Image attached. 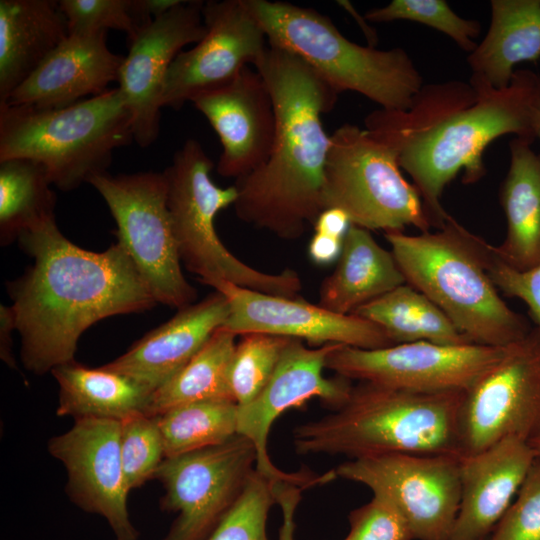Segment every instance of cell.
<instances>
[{
  "label": "cell",
  "mask_w": 540,
  "mask_h": 540,
  "mask_svg": "<svg viewBox=\"0 0 540 540\" xmlns=\"http://www.w3.org/2000/svg\"><path fill=\"white\" fill-rule=\"evenodd\" d=\"M539 107L540 75L517 69L503 89L471 76L424 84L408 110H375L365 125L396 150L439 229L450 217L441 204L445 187L460 172L464 184L478 182L486 174L483 153L497 138L514 134L532 143Z\"/></svg>",
  "instance_id": "cell-1"
},
{
  "label": "cell",
  "mask_w": 540,
  "mask_h": 540,
  "mask_svg": "<svg viewBox=\"0 0 540 540\" xmlns=\"http://www.w3.org/2000/svg\"><path fill=\"white\" fill-rule=\"evenodd\" d=\"M33 263L8 285L21 337V360L42 375L75 361L80 336L99 320L157 304L124 248L82 249L57 227L55 216L18 237Z\"/></svg>",
  "instance_id": "cell-2"
},
{
  "label": "cell",
  "mask_w": 540,
  "mask_h": 540,
  "mask_svg": "<svg viewBox=\"0 0 540 540\" xmlns=\"http://www.w3.org/2000/svg\"><path fill=\"white\" fill-rule=\"evenodd\" d=\"M254 68L272 97L275 137L266 162L236 180L233 206L243 222L295 240L324 210L331 135L322 115L333 109L338 93L299 57L269 43Z\"/></svg>",
  "instance_id": "cell-3"
},
{
  "label": "cell",
  "mask_w": 540,
  "mask_h": 540,
  "mask_svg": "<svg viewBox=\"0 0 540 540\" xmlns=\"http://www.w3.org/2000/svg\"><path fill=\"white\" fill-rule=\"evenodd\" d=\"M463 393L415 392L359 382L342 407L294 428L295 451L350 459L388 453L461 457Z\"/></svg>",
  "instance_id": "cell-4"
},
{
  "label": "cell",
  "mask_w": 540,
  "mask_h": 540,
  "mask_svg": "<svg viewBox=\"0 0 540 540\" xmlns=\"http://www.w3.org/2000/svg\"><path fill=\"white\" fill-rule=\"evenodd\" d=\"M407 284L427 296L473 344L505 347L531 329L491 281L490 245L450 216L434 232L384 233Z\"/></svg>",
  "instance_id": "cell-5"
},
{
  "label": "cell",
  "mask_w": 540,
  "mask_h": 540,
  "mask_svg": "<svg viewBox=\"0 0 540 540\" xmlns=\"http://www.w3.org/2000/svg\"><path fill=\"white\" fill-rule=\"evenodd\" d=\"M132 141V113L118 87L61 108L0 103V161H36L63 191L107 172L114 150Z\"/></svg>",
  "instance_id": "cell-6"
},
{
  "label": "cell",
  "mask_w": 540,
  "mask_h": 540,
  "mask_svg": "<svg viewBox=\"0 0 540 540\" xmlns=\"http://www.w3.org/2000/svg\"><path fill=\"white\" fill-rule=\"evenodd\" d=\"M249 4L268 43L299 57L338 94L353 91L381 109L405 111L424 86L402 48L361 46L311 8L269 0H249Z\"/></svg>",
  "instance_id": "cell-7"
},
{
  "label": "cell",
  "mask_w": 540,
  "mask_h": 540,
  "mask_svg": "<svg viewBox=\"0 0 540 540\" xmlns=\"http://www.w3.org/2000/svg\"><path fill=\"white\" fill-rule=\"evenodd\" d=\"M213 166L201 144L188 139L163 171L181 262L201 283L211 287L227 281L270 295L298 297L302 281L295 270L262 272L238 259L222 243L215 229V217L234 205L237 190L234 185H216L210 176Z\"/></svg>",
  "instance_id": "cell-8"
},
{
  "label": "cell",
  "mask_w": 540,
  "mask_h": 540,
  "mask_svg": "<svg viewBox=\"0 0 540 540\" xmlns=\"http://www.w3.org/2000/svg\"><path fill=\"white\" fill-rule=\"evenodd\" d=\"M323 207L342 210L351 224L369 231L432 227L420 194L401 173L396 150L354 124L331 135Z\"/></svg>",
  "instance_id": "cell-9"
},
{
  "label": "cell",
  "mask_w": 540,
  "mask_h": 540,
  "mask_svg": "<svg viewBox=\"0 0 540 540\" xmlns=\"http://www.w3.org/2000/svg\"><path fill=\"white\" fill-rule=\"evenodd\" d=\"M88 183L105 200L117 226V242L156 302L178 310L195 303L197 291L181 269L164 172L117 176L104 172Z\"/></svg>",
  "instance_id": "cell-10"
},
{
  "label": "cell",
  "mask_w": 540,
  "mask_h": 540,
  "mask_svg": "<svg viewBox=\"0 0 540 540\" xmlns=\"http://www.w3.org/2000/svg\"><path fill=\"white\" fill-rule=\"evenodd\" d=\"M256 463L255 445L240 434L165 458L153 479L165 491L161 509L178 515L162 540H205L241 495Z\"/></svg>",
  "instance_id": "cell-11"
},
{
  "label": "cell",
  "mask_w": 540,
  "mask_h": 540,
  "mask_svg": "<svg viewBox=\"0 0 540 540\" xmlns=\"http://www.w3.org/2000/svg\"><path fill=\"white\" fill-rule=\"evenodd\" d=\"M462 456L506 438L540 433V326L510 344L503 357L464 391L459 411Z\"/></svg>",
  "instance_id": "cell-12"
},
{
  "label": "cell",
  "mask_w": 540,
  "mask_h": 540,
  "mask_svg": "<svg viewBox=\"0 0 540 540\" xmlns=\"http://www.w3.org/2000/svg\"><path fill=\"white\" fill-rule=\"evenodd\" d=\"M337 477L386 497L417 540H451L460 505V457L388 453L350 459Z\"/></svg>",
  "instance_id": "cell-13"
},
{
  "label": "cell",
  "mask_w": 540,
  "mask_h": 540,
  "mask_svg": "<svg viewBox=\"0 0 540 540\" xmlns=\"http://www.w3.org/2000/svg\"><path fill=\"white\" fill-rule=\"evenodd\" d=\"M508 346L417 341L361 349L340 344L327 357L326 368L350 380L391 388L464 392L503 357Z\"/></svg>",
  "instance_id": "cell-14"
},
{
  "label": "cell",
  "mask_w": 540,
  "mask_h": 540,
  "mask_svg": "<svg viewBox=\"0 0 540 540\" xmlns=\"http://www.w3.org/2000/svg\"><path fill=\"white\" fill-rule=\"evenodd\" d=\"M339 345L308 348L302 340L292 338L264 389L250 403L238 406V434L253 442L257 450L256 470L272 482H290L304 489L332 480L330 472L316 475L278 469L269 457L267 443L273 422L286 410L301 407L313 398L333 410L346 403L354 386L352 380L323 375L327 357Z\"/></svg>",
  "instance_id": "cell-15"
},
{
  "label": "cell",
  "mask_w": 540,
  "mask_h": 540,
  "mask_svg": "<svg viewBox=\"0 0 540 540\" xmlns=\"http://www.w3.org/2000/svg\"><path fill=\"white\" fill-rule=\"evenodd\" d=\"M202 13L206 33L169 67L162 107L180 109L186 101L230 83L246 67H255L268 47L249 0L207 1Z\"/></svg>",
  "instance_id": "cell-16"
},
{
  "label": "cell",
  "mask_w": 540,
  "mask_h": 540,
  "mask_svg": "<svg viewBox=\"0 0 540 540\" xmlns=\"http://www.w3.org/2000/svg\"><path fill=\"white\" fill-rule=\"evenodd\" d=\"M120 432L118 420L78 419L68 431L49 440L48 450L67 471L66 491L72 502L101 515L116 540H137L139 533L127 509Z\"/></svg>",
  "instance_id": "cell-17"
},
{
  "label": "cell",
  "mask_w": 540,
  "mask_h": 540,
  "mask_svg": "<svg viewBox=\"0 0 540 540\" xmlns=\"http://www.w3.org/2000/svg\"><path fill=\"white\" fill-rule=\"evenodd\" d=\"M229 305L223 325L237 336L258 332L305 340L314 347L335 343L361 349L395 345L385 331L354 314H339L299 297L270 295L227 281L213 287Z\"/></svg>",
  "instance_id": "cell-18"
},
{
  "label": "cell",
  "mask_w": 540,
  "mask_h": 540,
  "mask_svg": "<svg viewBox=\"0 0 540 540\" xmlns=\"http://www.w3.org/2000/svg\"><path fill=\"white\" fill-rule=\"evenodd\" d=\"M203 5L204 1L182 0L129 41L118 88L132 113L134 141L142 148L158 137L161 92L169 67L183 47L196 44L206 33Z\"/></svg>",
  "instance_id": "cell-19"
},
{
  "label": "cell",
  "mask_w": 540,
  "mask_h": 540,
  "mask_svg": "<svg viewBox=\"0 0 540 540\" xmlns=\"http://www.w3.org/2000/svg\"><path fill=\"white\" fill-rule=\"evenodd\" d=\"M222 145L217 172L241 179L262 166L273 145L276 117L261 74L246 67L230 83L192 100Z\"/></svg>",
  "instance_id": "cell-20"
},
{
  "label": "cell",
  "mask_w": 540,
  "mask_h": 540,
  "mask_svg": "<svg viewBox=\"0 0 540 540\" xmlns=\"http://www.w3.org/2000/svg\"><path fill=\"white\" fill-rule=\"evenodd\" d=\"M107 32L69 33L8 97L11 106L40 109L69 106L97 96L119 79L124 57L106 44Z\"/></svg>",
  "instance_id": "cell-21"
},
{
  "label": "cell",
  "mask_w": 540,
  "mask_h": 540,
  "mask_svg": "<svg viewBox=\"0 0 540 540\" xmlns=\"http://www.w3.org/2000/svg\"><path fill=\"white\" fill-rule=\"evenodd\" d=\"M535 459L529 443L506 437L460 457V505L451 540H486Z\"/></svg>",
  "instance_id": "cell-22"
},
{
  "label": "cell",
  "mask_w": 540,
  "mask_h": 540,
  "mask_svg": "<svg viewBox=\"0 0 540 540\" xmlns=\"http://www.w3.org/2000/svg\"><path fill=\"white\" fill-rule=\"evenodd\" d=\"M229 315L225 296L214 291L181 308L127 352L102 367L125 375L152 393L172 379L204 346Z\"/></svg>",
  "instance_id": "cell-23"
},
{
  "label": "cell",
  "mask_w": 540,
  "mask_h": 540,
  "mask_svg": "<svg viewBox=\"0 0 540 540\" xmlns=\"http://www.w3.org/2000/svg\"><path fill=\"white\" fill-rule=\"evenodd\" d=\"M68 35L58 1L0 0V103Z\"/></svg>",
  "instance_id": "cell-24"
},
{
  "label": "cell",
  "mask_w": 540,
  "mask_h": 540,
  "mask_svg": "<svg viewBox=\"0 0 540 540\" xmlns=\"http://www.w3.org/2000/svg\"><path fill=\"white\" fill-rule=\"evenodd\" d=\"M405 283L393 253L380 246L369 230L351 224L335 270L321 283L318 305L352 314Z\"/></svg>",
  "instance_id": "cell-25"
},
{
  "label": "cell",
  "mask_w": 540,
  "mask_h": 540,
  "mask_svg": "<svg viewBox=\"0 0 540 540\" xmlns=\"http://www.w3.org/2000/svg\"><path fill=\"white\" fill-rule=\"evenodd\" d=\"M540 59V0H492L489 29L467 63L471 77L506 88L523 62Z\"/></svg>",
  "instance_id": "cell-26"
},
{
  "label": "cell",
  "mask_w": 540,
  "mask_h": 540,
  "mask_svg": "<svg viewBox=\"0 0 540 540\" xmlns=\"http://www.w3.org/2000/svg\"><path fill=\"white\" fill-rule=\"evenodd\" d=\"M531 144L516 137L510 142V165L500 189L507 233L493 246L495 254L517 270L540 263V158Z\"/></svg>",
  "instance_id": "cell-27"
},
{
  "label": "cell",
  "mask_w": 540,
  "mask_h": 540,
  "mask_svg": "<svg viewBox=\"0 0 540 540\" xmlns=\"http://www.w3.org/2000/svg\"><path fill=\"white\" fill-rule=\"evenodd\" d=\"M59 386L56 413L74 420L98 418L122 421L144 412L152 392L135 380L107 370L88 368L73 361L51 371Z\"/></svg>",
  "instance_id": "cell-28"
},
{
  "label": "cell",
  "mask_w": 540,
  "mask_h": 540,
  "mask_svg": "<svg viewBox=\"0 0 540 540\" xmlns=\"http://www.w3.org/2000/svg\"><path fill=\"white\" fill-rule=\"evenodd\" d=\"M352 314L378 325L395 345L417 341L441 345L471 343L435 303L407 283Z\"/></svg>",
  "instance_id": "cell-29"
},
{
  "label": "cell",
  "mask_w": 540,
  "mask_h": 540,
  "mask_svg": "<svg viewBox=\"0 0 540 540\" xmlns=\"http://www.w3.org/2000/svg\"><path fill=\"white\" fill-rule=\"evenodd\" d=\"M237 335L224 326L166 384L155 390L145 414L158 416L174 407L207 400L233 401L229 370Z\"/></svg>",
  "instance_id": "cell-30"
},
{
  "label": "cell",
  "mask_w": 540,
  "mask_h": 540,
  "mask_svg": "<svg viewBox=\"0 0 540 540\" xmlns=\"http://www.w3.org/2000/svg\"><path fill=\"white\" fill-rule=\"evenodd\" d=\"M44 166L25 158L0 161V242L54 217L56 194Z\"/></svg>",
  "instance_id": "cell-31"
},
{
  "label": "cell",
  "mask_w": 540,
  "mask_h": 540,
  "mask_svg": "<svg viewBox=\"0 0 540 540\" xmlns=\"http://www.w3.org/2000/svg\"><path fill=\"white\" fill-rule=\"evenodd\" d=\"M238 405L207 400L174 407L158 416L165 458L222 444L238 434Z\"/></svg>",
  "instance_id": "cell-32"
},
{
  "label": "cell",
  "mask_w": 540,
  "mask_h": 540,
  "mask_svg": "<svg viewBox=\"0 0 540 540\" xmlns=\"http://www.w3.org/2000/svg\"><path fill=\"white\" fill-rule=\"evenodd\" d=\"M291 339L258 332L241 335L229 370L230 391L238 406L250 403L264 389Z\"/></svg>",
  "instance_id": "cell-33"
},
{
  "label": "cell",
  "mask_w": 540,
  "mask_h": 540,
  "mask_svg": "<svg viewBox=\"0 0 540 540\" xmlns=\"http://www.w3.org/2000/svg\"><path fill=\"white\" fill-rule=\"evenodd\" d=\"M364 18L375 23L407 20L424 24L450 37L468 54L477 47L482 28L477 20L460 17L444 0H392L368 10Z\"/></svg>",
  "instance_id": "cell-34"
},
{
  "label": "cell",
  "mask_w": 540,
  "mask_h": 540,
  "mask_svg": "<svg viewBox=\"0 0 540 540\" xmlns=\"http://www.w3.org/2000/svg\"><path fill=\"white\" fill-rule=\"evenodd\" d=\"M120 452L129 492L141 487L147 480L153 479L165 459L157 417L138 412L123 419Z\"/></svg>",
  "instance_id": "cell-35"
},
{
  "label": "cell",
  "mask_w": 540,
  "mask_h": 540,
  "mask_svg": "<svg viewBox=\"0 0 540 540\" xmlns=\"http://www.w3.org/2000/svg\"><path fill=\"white\" fill-rule=\"evenodd\" d=\"M273 483L255 469L239 498L205 540H269L267 518L276 502Z\"/></svg>",
  "instance_id": "cell-36"
},
{
  "label": "cell",
  "mask_w": 540,
  "mask_h": 540,
  "mask_svg": "<svg viewBox=\"0 0 540 540\" xmlns=\"http://www.w3.org/2000/svg\"><path fill=\"white\" fill-rule=\"evenodd\" d=\"M59 8L66 17L69 33H126L128 41L149 24L141 12L139 0H60Z\"/></svg>",
  "instance_id": "cell-37"
},
{
  "label": "cell",
  "mask_w": 540,
  "mask_h": 540,
  "mask_svg": "<svg viewBox=\"0 0 540 540\" xmlns=\"http://www.w3.org/2000/svg\"><path fill=\"white\" fill-rule=\"evenodd\" d=\"M486 540H540V458L535 457L515 498Z\"/></svg>",
  "instance_id": "cell-38"
},
{
  "label": "cell",
  "mask_w": 540,
  "mask_h": 540,
  "mask_svg": "<svg viewBox=\"0 0 540 540\" xmlns=\"http://www.w3.org/2000/svg\"><path fill=\"white\" fill-rule=\"evenodd\" d=\"M350 531L343 540H413L412 532L397 508L384 496L354 509L349 516Z\"/></svg>",
  "instance_id": "cell-39"
},
{
  "label": "cell",
  "mask_w": 540,
  "mask_h": 540,
  "mask_svg": "<svg viewBox=\"0 0 540 540\" xmlns=\"http://www.w3.org/2000/svg\"><path fill=\"white\" fill-rule=\"evenodd\" d=\"M487 271L498 291L521 299L535 325L540 326V263L528 270H517L502 261L490 245Z\"/></svg>",
  "instance_id": "cell-40"
},
{
  "label": "cell",
  "mask_w": 540,
  "mask_h": 540,
  "mask_svg": "<svg viewBox=\"0 0 540 540\" xmlns=\"http://www.w3.org/2000/svg\"><path fill=\"white\" fill-rule=\"evenodd\" d=\"M273 490L275 501L280 505L283 516L278 540H294V515L303 488L290 482L280 481L273 483Z\"/></svg>",
  "instance_id": "cell-41"
},
{
  "label": "cell",
  "mask_w": 540,
  "mask_h": 540,
  "mask_svg": "<svg viewBox=\"0 0 540 540\" xmlns=\"http://www.w3.org/2000/svg\"><path fill=\"white\" fill-rule=\"evenodd\" d=\"M343 239L326 232L314 231L308 246L310 260L321 266L337 261L341 253Z\"/></svg>",
  "instance_id": "cell-42"
},
{
  "label": "cell",
  "mask_w": 540,
  "mask_h": 540,
  "mask_svg": "<svg viewBox=\"0 0 540 540\" xmlns=\"http://www.w3.org/2000/svg\"><path fill=\"white\" fill-rule=\"evenodd\" d=\"M16 330L15 318L11 306L0 307V355L1 359L11 368L17 364L12 353V332Z\"/></svg>",
  "instance_id": "cell-43"
},
{
  "label": "cell",
  "mask_w": 540,
  "mask_h": 540,
  "mask_svg": "<svg viewBox=\"0 0 540 540\" xmlns=\"http://www.w3.org/2000/svg\"><path fill=\"white\" fill-rule=\"evenodd\" d=\"M182 0H139L142 14L149 20L162 16Z\"/></svg>",
  "instance_id": "cell-44"
},
{
  "label": "cell",
  "mask_w": 540,
  "mask_h": 540,
  "mask_svg": "<svg viewBox=\"0 0 540 540\" xmlns=\"http://www.w3.org/2000/svg\"><path fill=\"white\" fill-rule=\"evenodd\" d=\"M338 3H340L342 7L346 8L354 16L356 21H358V23L362 27V30L364 31V33L367 35L368 40L370 42L369 46L374 47L372 43L376 42L377 36L372 31V29H370V27L366 24V22L364 21L365 18H362L361 16H359V14L354 10V8L351 6L349 2L339 1Z\"/></svg>",
  "instance_id": "cell-45"
},
{
  "label": "cell",
  "mask_w": 540,
  "mask_h": 540,
  "mask_svg": "<svg viewBox=\"0 0 540 540\" xmlns=\"http://www.w3.org/2000/svg\"><path fill=\"white\" fill-rule=\"evenodd\" d=\"M528 443L533 450L535 457L540 458V433L532 438Z\"/></svg>",
  "instance_id": "cell-46"
},
{
  "label": "cell",
  "mask_w": 540,
  "mask_h": 540,
  "mask_svg": "<svg viewBox=\"0 0 540 540\" xmlns=\"http://www.w3.org/2000/svg\"><path fill=\"white\" fill-rule=\"evenodd\" d=\"M535 133H536V139H539L540 141V107H539L537 119H536ZM539 158H540V154H539Z\"/></svg>",
  "instance_id": "cell-47"
}]
</instances>
